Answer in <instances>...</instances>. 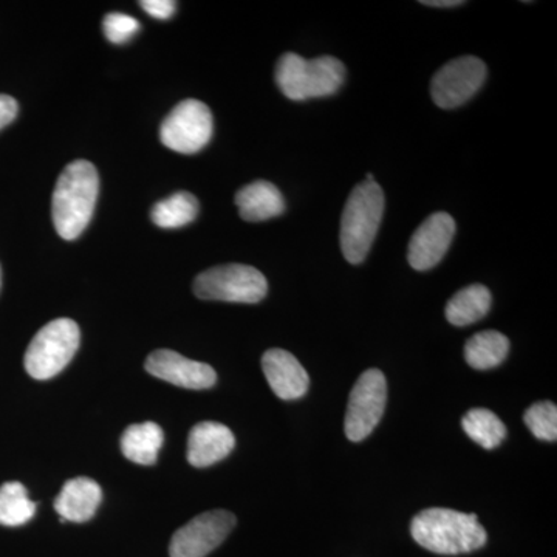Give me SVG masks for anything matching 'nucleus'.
<instances>
[{
  "label": "nucleus",
  "instance_id": "f257e3e1",
  "mask_svg": "<svg viewBox=\"0 0 557 557\" xmlns=\"http://www.w3.org/2000/svg\"><path fill=\"white\" fill-rule=\"evenodd\" d=\"M98 193L100 177L90 161L76 160L65 166L51 199L54 228L62 239H78L87 228L94 215Z\"/></svg>",
  "mask_w": 557,
  "mask_h": 557
},
{
  "label": "nucleus",
  "instance_id": "f03ea898",
  "mask_svg": "<svg viewBox=\"0 0 557 557\" xmlns=\"http://www.w3.org/2000/svg\"><path fill=\"white\" fill-rule=\"evenodd\" d=\"M410 533L420 547L435 555H467L485 547L487 534L478 515H465L448 508H429L418 512Z\"/></svg>",
  "mask_w": 557,
  "mask_h": 557
},
{
  "label": "nucleus",
  "instance_id": "7ed1b4c3",
  "mask_svg": "<svg viewBox=\"0 0 557 557\" xmlns=\"http://www.w3.org/2000/svg\"><path fill=\"white\" fill-rule=\"evenodd\" d=\"M383 214V189L369 175L368 180L351 190L341 219V249L347 262L357 265L368 258Z\"/></svg>",
  "mask_w": 557,
  "mask_h": 557
},
{
  "label": "nucleus",
  "instance_id": "20e7f679",
  "mask_svg": "<svg viewBox=\"0 0 557 557\" xmlns=\"http://www.w3.org/2000/svg\"><path fill=\"white\" fill-rule=\"evenodd\" d=\"M344 78L346 67L333 57L304 60L299 54L285 53L277 62L278 89L293 101L330 97L341 89Z\"/></svg>",
  "mask_w": 557,
  "mask_h": 557
},
{
  "label": "nucleus",
  "instance_id": "39448f33",
  "mask_svg": "<svg viewBox=\"0 0 557 557\" xmlns=\"http://www.w3.org/2000/svg\"><path fill=\"white\" fill-rule=\"evenodd\" d=\"M81 332L72 319L60 318L44 325L25 351V370L35 380H50L67 368L79 348Z\"/></svg>",
  "mask_w": 557,
  "mask_h": 557
},
{
  "label": "nucleus",
  "instance_id": "423d86ee",
  "mask_svg": "<svg viewBox=\"0 0 557 557\" xmlns=\"http://www.w3.org/2000/svg\"><path fill=\"white\" fill-rule=\"evenodd\" d=\"M269 282L255 267L230 263L214 267L199 274L194 281V293L205 300L258 304L265 298Z\"/></svg>",
  "mask_w": 557,
  "mask_h": 557
},
{
  "label": "nucleus",
  "instance_id": "0eeeda50",
  "mask_svg": "<svg viewBox=\"0 0 557 557\" xmlns=\"http://www.w3.org/2000/svg\"><path fill=\"white\" fill-rule=\"evenodd\" d=\"M387 403V381L379 369L366 370L350 392L346 421L347 438L362 442L379 426Z\"/></svg>",
  "mask_w": 557,
  "mask_h": 557
},
{
  "label": "nucleus",
  "instance_id": "6e6552de",
  "mask_svg": "<svg viewBox=\"0 0 557 557\" xmlns=\"http://www.w3.org/2000/svg\"><path fill=\"white\" fill-rule=\"evenodd\" d=\"M214 131L211 110L205 102L185 100L172 109L160 127V138L166 148L178 153L200 152Z\"/></svg>",
  "mask_w": 557,
  "mask_h": 557
},
{
  "label": "nucleus",
  "instance_id": "1a4fd4ad",
  "mask_svg": "<svg viewBox=\"0 0 557 557\" xmlns=\"http://www.w3.org/2000/svg\"><path fill=\"white\" fill-rule=\"evenodd\" d=\"M236 516L225 509L203 512L175 531L170 545L171 557H207L230 536Z\"/></svg>",
  "mask_w": 557,
  "mask_h": 557
},
{
  "label": "nucleus",
  "instance_id": "9d476101",
  "mask_svg": "<svg viewBox=\"0 0 557 557\" xmlns=\"http://www.w3.org/2000/svg\"><path fill=\"white\" fill-rule=\"evenodd\" d=\"M486 79L485 62L475 57H460L435 73L431 84L432 100L442 109H456L471 100Z\"/></svg>",
  "mask_w": 557,
  "mask_h": 557
},
{
  "label": "nucleus",
  "instance_id": "9b49d317",
  "mask_svg": "<svg viewBox=\"0 0 557 557\" xmlns=\"http://www.w3.org/2000/svg\"><path fill=\"white\" fill-rule=\"evenodd\" d=\"M456 234V222L446 212L429 215L409 242L408 259L417 271L434 269L445 258Z\"/></svg>",
  "mask_w": 557,
  "mask_h": 557
},
{
  "label": "nucleus",
  "instance_id": "f8f14e48",
  "mask_svg": "<svg viewBox=\"0 0 557 557\" xmlns=\"http://www.w3.org/2000/svg\"><path fill=\"white\" fill-rule=\"evenodd\" d=\"M146 370L156 379L190 391H205L218 383V373L211 366L193 361L166 348L149 355L146 359Z\"/></svg>",
  "mask_w": 557,
  "mask_h": 557
},
{
  "label": "nucleus",
  "instance_id": "ddd939ff",
  "mask_svg": "<svg viewBox=\"0 0 557 557\" xmlns=\"http://www.w3.org/2000/svg\"><path fill=\"white\" fill-rule=\"evenodd\" d=\"M262 370L271 391L281 399H298L310 386L309 373L295 355L282 348H271L262 357Z\"/></svg>",
  "mask_w": 557,
  "mask_h": 557
},
{
  "label": "nucleus",
  "instance_id": "4468645a",
  "mask_svg": "<svg viewBox=\"0 0 557 557\" xmlns=\"http://www.w3.org/2000/svg\"><path fill=\"white\" fill-rule=\"evenodd\" d=\"M236 438L225 424L203 421L190 429L188 461L196 468H208L233 453Z\"/></svg>",
  "mask_w": 557,
  "mask_h": 557
},
{
  "label": "nucleus",
  "instance_id": "2eb2a0df",
  "mask_svg": "<svg viewBox=\"0 0 557 557\" xmlns=\"http://www.w3.org/2000/svg\"><path fill=\"white\" fill-rule=\"evenodd\" d=\"M102 500L101 486L89 478L69 480L54 500V509L61 522H87L94 518Z\"/></svg>",
  "mask_w": 557,
  "mask_h": 557
},
{
  "label": "nucleus",
  "instance_id": "dca6fc26",
  "mask_svg": "<svg viewBox=\"0 0 557 557\" xmlns=\"http://www.w3.org/2000/svg\"><path fill=\"white\" fill-rule=\"evenodd\" d=\"M240 218L247 222H263L277 218L285 211V200L273 183L259 180L249 183L236 194Z\"/></svg>",
  "mask_w": 557,
  "mask_h": 557
},
{
  "label": "nucleus",
  "instance_id": "f3484780",
  "mask_svg": "<svg viewBox=\"0 0 557 557\" xmlns=\"http://www.w3.org/2000/svg\"><path fill=\"white\" fill-rule=\"evenodd\" d=\"M163 442V429L152 421H146L141 424H132L124 431L121 437V450L127 460L143 467H150L156 463Z\"/></svg>",
  "mask_w": 557,
  "mask_h": 557
},
{
  "label": "nucleus",
  "instance_id": "a211bd4d",
  "mask_svg": "<svg viewBox=\"0 0 557 557\" xmlns=\"http://www.w3.org/2000/svg\"><path fill=\"white\" fill-rule=\"evenodd\" d=\"M491 300L490 289L485 285H469L449 300L446 319L456 327H467L486 317Z\"/></svg>",
  "mask_w": 557,
  "mask_h": 557
},
{
  "label": "nucleus",
  "instance_id": "6ab92c4d",
  "mask_svg": "<svg viewBox=\"0 0 557 557\" xmlns=\"http://www.w3.org/2000/svg\"><path fill=\"white\" fill-rule=\"evenodd\" d=\"M509 341L496 330H486L472 336L465 346V359L472 369L497 368L508 357Z\"/></svg>",
  "mask_w": 557,
  "mask_h": 557
},
{
  "label": "nucleus",
  "instance_id": "aec40b11",
  "mask_svg": "<svg viewBox=\"0 0 557 557\" xmlns=\"http://www.w3.org/2000/svg\"><path fill=\"white\" fill-rule=\"evenodd\" d=\"M199 214V201L193 194L180 190L174 196L159 201L150 211V218L157 226L164 230L182 228L196 220Z\"/></svg>",
  "mask_w": 557,
  "mask_h": 557
},
{
  "label": "nucleus",
  "instance_id": "412c9836",
  "mask_svg": "<svg viewBox=\"0 0 557 557\" xmlns=\"http://www.w3.org/2000/svg\"><path fill=\"white\" fill-rule=\"evenodd\" d=\"M461 426L472 442L485 449H496L507 437V428L496 413L487 409H472L461 420Z\"/></svg>",
  "mask_w": 557,
  "mask_h": 557
},
{
  "label": "nucleus",
  "instance_id": "4be33fe9",
  "mask_svg": "<svg viewBox=\"0 0 557 557\" xmlns=\"http://www.w3.org/2000/svg\"><path fill=\"white\" fill-rule=\"evenodd\" d=\"M35 512L36 504L28 498L27 490L22 483L9 482L0 486V525H25Z\"/></svg>",
  "mask_w": 557,
  "mask_h": 557
},
{
  "label": "nucleus",
  "instance_id": "5701e85b",
  "mask_svg": "<svg viewBox=\"0 0 557 557\" xmlns=\"http://www.w3.org/2000/svg\"><path fill=\"white\" fill-rule=\"evenodd\" d=\"M525 424L531 434L544 442H556L557 438V408L553 403H536L527 410Z\"/></svg>",
  "mask_w": 557,
  "mask_h": 557
},
{
  "label": "nucleus",
  "instance_id": "b1692460",
  "mask_svg": "<svg viewBox=\"0 0 557 557\" xmlns=\"http://www.w3.org/2000/svg\"><path fill=\"white\" fill-rule=\"evenodd\" d=\"M141 25L135 17L123 13H110L102 21L106 38L112 44H124L134 38Z\"/></svg>",
  "mask_w": 557,
  "mask_h": 557
},
{
  "label": "nucleus",
  "instance_id": "393cba45",
  "mask_svg": "<svg viewBox=\"0 0 557 557\" xmlns=\"http://www.w3.org/2000/svg\"><path fill=\"white\" fill-rule=\"evenodd\" d=\"M139 7L150 16L160 21L170 20V17L174 16L175 10H177V5L172 0H141Z\"/></svg>",
  "mask_w": 557,
  "mask_h": 557
},
{
  "label": "nucleus",
  "instance_id": "a878e982",
  "mask_svg": "<svg viewBox=\"0 0 557 557\" xmlns=\"http://www.w3.org/2000/svg\"><path fill=\"white\" fill-rule=\"evenodd\" d=\"M17 110H20V106H17V101L13 97L0 95V129L13 123L14 119H16Z\"/></svg>",
  "mask_w": 557,
  "mask_h": 557
},
{
  "label": "nucleus",
  "instance_id": "bb28decb",
  "mask_svg": "<svg viewBox=\"0 0 557 557\" xmlns=\"http://www.w3.org/2000/svg\"><path fill=\"white\" fill-rule=\"evenodd\" d=\"M423 5L438 7V9H449V7L463 5L461 0H424Z\"/></svg>",
  "mask_w": 557,
  "mask_h": 557
},
{
  "label": "nucleus",
  "instance_id": "cd10ccee",
  "mask_svg": "<svg viewBox=\"0 0 557 557\" xmlns=\"http://www.w3.org/2000/svg\"><path fill=\"white\" fill-rule=\"evenodd\" d=\"M0 288H2V269H0Z\"/></svg>",
  "mask_w": 557,
  "mask_h": 557
}]
</instances>
